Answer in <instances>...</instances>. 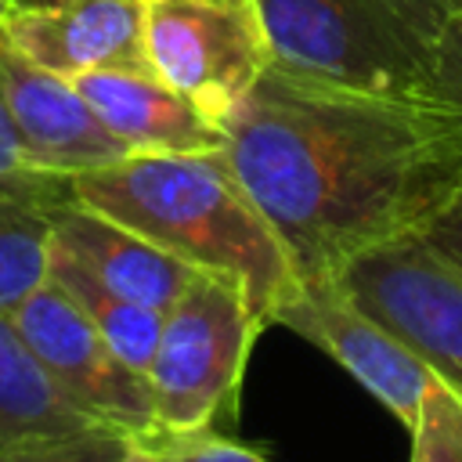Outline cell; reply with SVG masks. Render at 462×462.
Masks as SVG:
<instances>
[{
	"mask_svg": "<svg viewBox=\"0 0 462 462\" xmlns=\"http://www.w3.org/2000/svg\"><path fill=\"white\" fill-rule=\"evenodd\" d=\"M144 448L162 455L166 462H271L256 448H245L224 433L206 430H188V433H170V430H152L137 437Z\"/></svg>",
	"mask_w": 462,
	"mask_h": 462,
	"instance_id": "obj_17",
	"label": "cell"
},
{
	"mask_svg": "<svg viewBox=\"0 0 462 462\" xmlns=\"http://www.w3.org/2000/svg\"><path fill=\"white\" fill-rule=\"evenodd\" d=\"M263 321L217 274H202L166 314L148 365L155 430H206L235 397Z\"/></svg>",
	"mask_w": 462,
	"mask_h": 462,
	"instance_id": "obj_4",
	"label": "cell"
},
{
	"mask_svg": "<svg viewBox=\"0 0 462 462\" xmlns=\"http://www.w3.org/2000/svg\"><path fill=\"white\" fill-rule=\"evenodd\" d=\"M47 278L72 296V303L90 318V325L105 336V343L130 368L148 375V365H152V354H155V343H159V328H162V314L159 310L112 292L105 282H97L83 263H76L54 242H51Z\"/></svg>",
	"mask_w": 462,
	"mask_h": 462,
	"instance_id": "obj_15",
	"label": "cell"
},
{
	"mask_svg": "<svg viewBox=\"0 0 462 462\" xmlns=\"http://www.w3.org/2000/svg\"><path fill=\"white\" fill-rule=\"evenodd\" d=\"M11 321L40 357V365L58 379V386L90 415L130 437L155 430L148 375L130 368L105 343V336L61 285H54L51 278L40 282L11 310Z\"/></svg>",
	"mask_w": 462,
	"mask_h": 462,
	"instance_id": "obj_8",
	"label": "cell"
},
{
	"mask_svg": "<svg viewBox=\"0 0 462 462\" xmlns=\"http://www.w3.org/2000/svg\"><path fill=\"white\" fill-rule=\"evenodd\" d=\"M437 253H444L451 263L462 267V184L451 191V199L430 217V224L419 231Z\"/></svg>",
	"mask_w": 462,
	"mask_h": 462,
	"instance_id": "obj_20",
	"label": "cell"
},
{
	"mask_svg": "<svg viewBox=\"0 0 462 462\" xmlns=\"http://www.w3.org/2000/svg\"><path fill=\"white\" fill-rule=\"evenodd\" d=\"M72 199V177L0 184V314H11L51 263L54 209Z\"/></svg>",
	"mask_w": 462,
	"mask_h": 462,
	"instance_id": "obj_14",
	"label": "cell"
},
{
	"mask_svg": "<svg viewBox=\"0 0 462 462\" xmlns=\"http://www.w3.org/2000/svg\"><path fill=\"white\" fill-rule=\"evenodd\" d=\"M430 79H433V94L462 116V11L451 14V22L437 40Z\"/></svg>",
	"mask_w": 462,
	"mask_h": 462,
	"instance_id": "obj_18",
	"label": "cell"
},
{
	"mask_svg": "<svg viewBox=\"0 0 462 462\" xmlns=\"http://www.w3.org/2000/svg\"><path fill=\"white\" fill-rule=\"evenodd\" d=\"M274 325L325 350L408 430H415L451 390L415 350L372 321L332 278L300 282Z\"/></svg>",
	"mask_w": 462,
	"mask_h": 462,
	"instance_id": "obj_7",
	"label": "cell"
},
{
	"mask_svg": "<svg viewBox=\"0 0 462 462\" xmlns=\"http://www.w3.org/2000/svg\"><path fill=\"white\" fill-rule=\"evenodd\" d=\"M411 462H426V458H411Z\"/></svg>",
	"mask_w": 462,
	"mask_h": 462,
	"instance_id": "obj_22",
	"label": "cell"
},
{
	"mask_svg": "<svg viewBox=\"0 0 462 462\" xmlns=\"http://www.w3.org/2000/svg\"><path fill=\"white\" fill-rule=\"evenodd\" d=\"M126 462H166V458H162V455H155L152 448H144V444L134 437V451H130V458H126Z\"/></svg>",
	"mask_w": 462,
	"mask_h": 462,
	"instance_id": "obj_21",
	"label": "cell"
},
{
	"mask_svg": "<svg viewBox=\"0 0 462 462\" xmlns=\"http://www.w3.org/2000/svg\"><path fill=\"white\" fill-rule=\"evenodd\" d=\"M134 451V437L112 426L61 437V440H32L0 448V462H126Z\"/></svg>",
	"mask_w": 462,
	"mask_h": 462,
	"instance_id": "obj_16",
	"label": "cell"
},
{
	"mask_svg": "<svg viewBox=\"0 0 462 462\" xmlns=\"http://www.w3.org/2000/svg\"><path fill=\"white\" fill-rule=\"evenodd\" d=\"M72 195L152 238L202 274L242 289L256 318L274 325L300 289L278 235L235 177L224 152H130L72 177Z\"/></svg>",
	"mask_w": 462,
	"mask_h": 462,
	"instance_id": "obj_2",
	"label": "cell"
},
{
	"mask_svg": "<svg viewBox=\"0 0 462 462\" xmlns=\"http://www.w3.org/2000/svg\"><path fill=\"white\" fill-rule=\"evenodd\" d=\"M458 4H462V0H458Z\"/></svg>",
	"mask_w": 462,
	"mask_h": 462,
	"instance_id": "obj_23",
	"label": "cell"
},
{
	"mask_svg": "<svg viewBox=\"0 0 462 462\" xmlns=\"http://www.w3.org/2000/svg\"><path fill=\"white\" fill-rule=\"evenodd\" d=\"M43 177H58V173H47L29 159L25 141H22V134H18V126L7 112L4 87H0V184H32V180H43Z\"/></svg>",
	"mask_w": 462,
	"mask_h": 462,
	"instance_id": "obj_19",
	"label": "cell"
},
{
	"mask_svg": "<svg viewBox=\"0 0 462 462\" xmlns=\"http://www.w3.org/2000/svg\"><path fill=\"white\" fill-rule=\"evenodd\" d=\"M72 87L130 152L224 148V126L152 69H94L72 76Z\"/></svg>",
	"mask_w": 462,
	"mask_h": 462,
	"instance_id": "obj_12",
	"label": "cell"
},
{
	"mask_svg": "<svg viewBox=\"0 0 462 462\" xmlns=\"http://www.w3.org/2000/svg\"><path fill=\"white\" fill-rule=\"evenodd\" d=\"M0 87L29 159L58 177L101 170L130 148L94 116L72 79L29 61L0 32Z\"/></svg>",
	"mask_w": 462,
	"mask_h": 462,
	"instance_id": "obj_10",
	"label": "cell"
},
{
	"mask_svg": "<svg viewBox=\"0 0 462 462\" xmlns=\"http://www.w3.org/2000/svg\"><path fill=\"white\" fill-rule=\"evenodd\" d=\"M51 242L65 249L76 263H83L112 292L137 300L159 314H166L202 278V271H195L191 263L177 260L126 224L83 206L76 195L54 209Z\"/></svg>",
	"mask_w": 462,
	"mask_h": 462,
	"instance_id": "obj_11",
	"label": "cell"
},
{
	"mask_svg": "<svg viewBox=\"0 0 462 462\" xmlns=\"http://www.w3.org/2000/svg\"><path fill=\"white\" fill-rule=\"evenodd\" d=\"M220 152L314 282L430 224L462 184V116L437 94L346 90L271 65Z\"/></svg>",
	"mask_w": 462,
	"mask_h": 462,
	"instance_id": "obj_1",
	"label": "cell"
},
{
	"mask_svg": "<svg viewBox=\"0 0 462 462\" xmlns=\"http://www.w3.org/2000/svg\"><path fill=\"white\" fill-rule=\"evenodd\" d=\"M144 61L217 126L271 69L256 0H144Z\"/></svg>",
	"mask_w": 462,
	"mask_h": 462,
	"instance_id": "obj_5",
	"label": "cell"
},
{
	"mask_svg": "<svg viewBox=\"0 0 462 462\" xmlns=\"http://www.w3.org/2000/svg\"><path fill=\"white\" fill-rule=\"evenodd\" d=\"M372 321L462 397V267L419 231L354 256L332 278Z\"/></svg>",
	"mask_w": 462,
	"mask_h": 462,
	"instance_id": "obj_6",
	"label": "cell"
},
{
	"mask_svg": "<svg viewBox=\"0 0 462 462\" xmlns=\"http://www.w3.org/2000/svg\"><path fill=\"white\" fill-rule=\"evenodd\" d=\"M101 426L108 422L72 401L29 350L11 314H0V448L79 437Z\"/></svg>",
	"mask_w": 462,
	"mask_h": 462,
	"instance_id": "obj_13",
	"label": "cell"
},
{
	"mask_svg": "<svg viewBox=\"0 0 462 462\" xmlns=\"http://www.w3.org/2000/svg\"><path fill=\"white\" fill-rule=\"evenodd\" d=\"M271 65L368 94H433V51L458 0H256Z\"/></svg>",
	"mask_w": 462,
	"mask_h": 462,
	"instance_id": "obj_3",
	"label": "cell"
},
{
	"mask_svg": "<svg viewBox=\"0 0 462 462\" xmlns=\"http://www.w3.org/2000/svg\"><path fill=\"white\" fill-rule=\"evenodd\" d=\"M0 29L18 54L65 79L148 69L144 0H0Z\"/></svg>",
	"mask_w": 462,
	"mask_h": 462,
	"instance_id": "obj_9",
	"label": "cell"
}]
</instances>
